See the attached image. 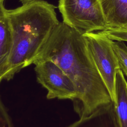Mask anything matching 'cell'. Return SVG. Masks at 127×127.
Instances as JSON below:
<instances>
[{
    "label": "cell",
    "instance_id": "1",
    "mask_svg": "<svg viewBox=\"0 0 127 127\" xmlns=\"http://www.w3.org/2000/svg\"><path fill=\"white\" fill-rule=\"evenodd\" d=\"M45 60L57 64L74 84L77 95L73 106L80 118L112 102L84 35L63 21L55 28L29 65Z\"/></svg>",
    "mask_w": 127,
    "mask_h": 127
},
{
    "label": "cell",
    "instance_id": "2",
    "mask_svg": "<svg viewBox=\"0 0 127 127\" xmlns=\"http://www.w3.org/2000/svg\"><path fill=\"white\" fill-rule=\"evenodd\" d=\"M56 7L44 0L7 9L12 35L5 80H9L29 63L59 23Z\"/></svg>",
    "mask_w": 127,
    "mask_h": 127
},
{
    "label": "cell",
    "instance_id": "3",
    "mask_svg": "<svg viewBox=\"0 0 127 127\" xmlns=\"http://www.w3.org/2000/svg\"><path fill=\"white\" fill-rule=\"evenodd\" d=\"M58 7L63 21L83 34L108 29L100 0H59Z\"/></svg>",
    "mask_w": 127,
    "mask_h": 127
},
{
    "label": "cell",
    "instance_id": "4",
    "mask_svg": "<svg viewBox=\"0 0 127 127\" xmlns=\"http://www.w3.org/2000/svg\"><path fill=\"white\" fill-rule=\"evenodd\" d=\"M83 35L97 69L114 102L117 74L121 68L112 47V40L100 31Z\"/></svg>",
    "mask_w": 127,
    "mask_h": 127
},
{
    "label": "cell",
    "instance_id": "5",
    "mask_svg": "<svg viewBox=\"0 0 127 127\" xmlns=\"http://www.w3.org/2000/svg\"><path fill=\"white\" fill-rule=\"evenodd\" d=\"M34 64L37 81L48 91L47 99L74 100L77 95L74 84L57 64L50 60Z\"/></svg>",
    "mask_w": 127,
    "mask_h": 127
},
{
    "label": "cell",
    "instance_id": "6",
    "mask_svg": "<svg viewBox=\"0 0 127 127\" xmlns=\"http://www.w3.org/2000/svg\"><path fill=\"white\" fill-rule=\"evenodd\" d=\"M7 10L3 1H0V82L6 78L12 43V30Z\"/></svg>",
    "mask_w": 127,
    "mask_h": 127
},
{
    "label": "cell",
    "instance_id": "7",
    "mask_svg": "<svg viewBox=\"0 0 127 127\" xmlns=\"http://www.w3.org/2000/svg\"><path fill=\"white\" fill-rule=\"evenodd\" d=\"M108 30H127V0H100Z\"/></svg>",
    "mask_w": 127,
    "mask_h": 127
},
{
    "label": "cell",
    "instance_id": "8",
    "mask_svg": "<svg viewBox=\"0 0 127 127\" xmlns=\"http://www.w3.org/2000/svg\"><path fill=\"white\" fill-rule=\"evenodd\" d=\"M68 127H118L113 102L99 108L90 115L80 118Z\"/></svg>",
    "mask_w": 127,
    "mask_h": 127
},
{
    "label": "cell",
    "instance_id": "9",
    "mask_svg": "<svg viewBox=\"0 0 127 127\" xmlns=\"http://www.w3.org/2000/svg\"><path fill=\"white\" fill-rule=\"evenodd\" d=\"M118 127H127V81L120 69L117 74L115 100L113 102Z\"/></svg>",
    "mask_w": 127,
    "mask_h": 127
},
{
    "label": "cell",
    "instance_id": "10",
    "mask_svg": "<svg viewBox=\"0 0 127 127\" xmlns=\"http://www.w3.org/2000/svg\"><path fill=\"white\" fill-rule=\"evenodd\" d=\"M112 45L117 57L120 68L127 77V46L123 41L112 40Z\"/></svg>",
    "mask_w": 127,
    "mask_h": 127
},
{
    "label": "cell",
    "instance_id": "11",
    "mask_svg": "<svg viewBox=\"0 0 127 127\" xmlns=\"http://www.w3.org/2000/svg\"><path fill=\"white\" fill-rule=\"evenodd\" d=\"M100 32L112 40L127 42V30H107Z\"/></svg>",
    "mask_w": 127,
    "mask_h": 127
},
{
    "label": "cell",
    "instance_id": "12",
    "mask_svg": "<svg viewBox=\"0 0 127 127\" xmlns=\"http://www.w3.org/2000/svg\"><path fill=\"white\" fill-rule=\"evenodd\" d=\"M0 127H13L12 121L0 97Z\"/></svg>",
    "mask_w": 127,
    "mask_h": 127
},
{
    "label": "cell",
    "instance_id": "13",
    "mask_svg": "<svg viewBox=\"0 0 127 127\" xmlns=\"http://www.w3.org/2000/svg\"><path fill=\"white\" fill-rule=\"evenodd\" d=\"M37 0H20V1L23 4L25 3H27V2H30L34 1H37Z\"/></svg>",
    "mask_w": 127,
    "mask_h": 127
},
{
    "label": "cell",
    "instance_id": "14",
    "mask_svg": "<svg viewBox=\"0 0 127 127\" xmlns=\"http://www.w3.org/2000/svg\"><path fill=\"white\" fill-rule=\"evenodd\" d=\"M0 1H4V0H0Z\"/></svg>",
    "mask_w": 127,
    "mask_h": 127
}]
</instances>
